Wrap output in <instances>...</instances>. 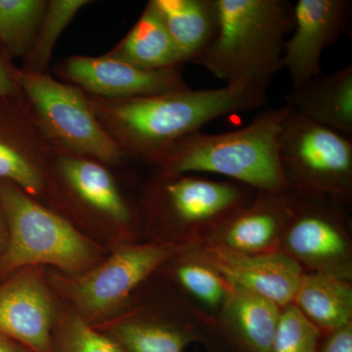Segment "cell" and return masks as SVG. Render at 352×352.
<instances>
[{"mask_svg": "<svg viewBox=\"0 0 352 352\" xmlns=\"http://www.w3.org/2000/svg\"><path fill=\"white\" fill-rule=\"evenodd\" d=\"M87 102L127 157L156 164L177 141L200 131L204 124L222 116L263 107L268 97L259 90L226 85L124 99L87 95Z\"/></svg>", "mask_w": 352, "mask_h": 352, "instance_id": "6da1fadb", "label": "cell"}, {"mask_svg": "<svg viewBox=\"0 0 352 352\" xmlns=\"http://www.w3.org/2000/svg\"><path fill=\"white\" fill-rule=\"evenodd\" d=\"M219 29L196 64L226 85L266 92L295 25L288 0H217Z\"/></svg>", "mask_w": 352, "mask_h": 352, "instance_id": "7a4b0ae2", "label": "cell"}, {"mask_svg": "<svg viewBox=\"0 0 352 352\" xmlns=\"http://www.w3.org/2000/svg\"><path fill=\"white\" fill-rule=\"evenodd\" d=\"M289 107L266 109L248 126L220 134L193 132L156 164L159 175L214 173L258 192L289 189L279 161V136Z\"/></svg>", "mask_w": 352, "mask_h": 352, "instance_id": "3957f363", "label": "cell"}, {"mask_svg": "<svg viewBox=\"0 0 352 352\" xmlns=\"http://www.w3.org/2000/svg\"><path fill=\"white\" fill-rule=\"evenodd\" d=\"M0 208L8 231L6 248L0 254V278L41 264L78 275L99 263L96 245L66 217L17 185L1 179Z\"/></svg>", "mask_w": 352, "mask_h": 352, "instance_id": "277c9868", "label": "cell"}, {"mask_svg": "<svg viewBox=\"0 0 352 352\" xmlns=\"http://www.w3.org/2000/svg\"><path fill=\"white\" fill-rule=\"evenodd\" d=\"M278 153L289 189L296 195L339 204L351 198L352 138L289 108Z\"/></svg>", "mask_w": 352, "mask_h": 352, "instance_id": "5b68a950", "label": "cell"}, {"mask_svg": "<svg viewBox=\"0 0 352 352\" xmlns=\"http://www.w3.org/2000/svg\"><path fill=\"white\" fill-rule=\"evenodd\" d=\"M18 83L39 129L53 149L115 166L126 155L88 106L87 95L50 74L17 69Z\"/></svg>", "mask_w": 352, "mask_h": 352, "instance_id": "8992f818", "label": "cell"}, {"mask_svg": "<svg viewBox=\"0 0 352 352\" xmlns=\"http://www.w3.org/2000/svg\"><path fill=\"white\" fill-rule=\"evenodd\" d=\"M256 190L197 175H157L145 195L152 221L188 233H214L252 200Z\"/></svg>", "mask_w": 352, "mask_h": 352, "instance_id": "52a82bcc", "label": "cell"}, {"mask_svg": "<svg viewBox=\"0 0 352 352\" xmlns=\"http://www.w3.org/2000/svg\"><path fill=\"white\" fill-rule=\"evenodd\" d=\"M173 243L120 248L87 272L58 278V286L75 312L94 326L120 308L136 287L180 251Z\"/></svg>", "mask_w": 352, "mask_h": 352, "instance_id": "ba28073f", "label": "cell"}, {"mask_svg": "<svg viewBox=\"0 0 352 352\" xmlns=\"http://www.w3.org/2000/svg\"><path fill=\"white\" fill-rule=\"evenodd\" d=\"M53 152L24 95L0 97V179L36 200L50 188Z\"/></svg>", "mask_w": 352, "mask_h": 352, "instance_id": "9c48e42d", "label": "cell"}, {"mask_svg": "<svg viewBox=\"0 0 352 352\" xmlns=\"http://www.w3.org/2000/svg\"><path fill=\"white\" fill-rule=\"evenodd\" d=\"M326 199L298 196L293 214L285 228L287 252L291 258L316 268L317 273L342 278L349 259L340 204Z\"/></svg>", "mask_w": 352, "mask_h": 352, "instance_id": "30bf717a", "label": "cell"}, {"mask_svg": "<svg viewBox=\"0 0 352 352\" xmlns=\"http://www.w3.org/2000/svg\"><path fill=\"white\" fill-rule=\"evenodd\" d=\"M58 69L67 83L106 99L149 96L189 87L180 67L148 71L108 55L71 56Z\"/></svg>", "mask_w": 352, "mask_h": 352, "instance_id": "8fae6325", "label": "cell"}, {"mask_svg": "<svg viewBox=\"0 0 352 352\" xmlns=\"http://www.w3.org/2000/svg\"><path fill=\"white\" fill-rule=\"evenodd\" d=\"M198 256L233 288L270 298L280 307L293 303L303 274L300 264L283 252L247 254L212 242Z\"/></svg>", "mask_w": 352, "mask_h": 352, "instance_id": "7c38bea8", "label": "cell"}, {"mask_svg": "<svg viewBox=\"0 0 352 352\" xmlns=\"http://www.w3.org/2000/svg\"><path fill=\"white\" fill-rule=\"evenodd\" d=\"M48 194L115 226L131 223L132 212L105 164L54 149Z\"/></svg>", "mask_w": 352, "mask_h": 352, "instance_id": "4fadbf2b", "label": "cell"}, {"mask_svg": "<svg viewBox=\"0 0 352 352\" xmlns=\"http://www.w3.org/2000/svg\"><path fill=\"white\" fill-rule=\"evenodd\" d=\"M349 0H298L294 4V34L285 43L282 69L292 87L321 75V55L337 43L351 16Z\"/></svg>", "mask_w": 352, "mask_h": 352, "instance_id": "5bb4252c", "label": "cell"}, {"mask_svg": "<svg viewBox=\"0 0 352 352\" xmlns=\"http://www.w3.org/2000/svg\"><path fill=\"white\" fill-rule=\"evenodd\" d=\"M55 303L43 272L25 268L0 285V333L32 352H51Z\"/></svg>", "mask_w": 352, "mask_h": 352, "instance_id": "9a60e30c", "label": "cell"}, {"mask_svg": "<svg viewBox=\"0 0 352 352\" xmlns=\"http://www.w3.org/2000/svg\"><path fill=\"white\" fill-rule=\"evenodd\" d=\"M298 195L292 190L258 192L215 231V242L247 254L276 252L278 241L293 214Z\"/></svg>", "mask_w": 352, "mask_h": 352, "instance_id": "2e32d148", "label": "cell"}, {"mask_svg": "<svg viewBox=\"0 0 352 352\" xmlns=\"http://www.w3.org/2000/svg\"><path fill=\"white\" fill-rule=\"evenodd\" d=\"M285 105L308 120L352 138V65L292 87Z\"/></svg>", "mask_w": 352, "mask_h": 352, "instance_id": "e0dca14e", "label": "cell"}, {"mask_svg": "<svg viewBox=\"0 0 352 352\" xmlns=\"http://www.w3.org/2000/svg\"><path fill=\"white\" fill-rule=\"evenodd\" d=\"M183 63L194 62L212 43L219 29L217 0H151Z\"/></svg>", "mask_w": 352, "mask_h": 352, "instance_id": "ac0fdd59", "label": "cell"}, {"mask_svg": "<svg viewBox=\"0 0 352 352\" xmlns=\"http://www.w3.org/2000/svg\"><path fill=\"white\" fill-rule=\"evenodd\" d=\"M106 55L148 71L175 68L184 64L151 1L148 2L129 34Z\"/></svg>", "mask_w": 352, "mask_h": 352, "instance_id": "d6986e66", "label": "cell"}, {"mask_svg": "<svg viewBox=\"0 0 352 352\" xmlns=\"http://www.w3.org/2000/svg\"><path fill=\"white\" fill-rule=\"evenodd\" d=\"M293 303L319 330L333 333L351 323L352 289L344 278L303 273Z\"/></svg>", "mask_w": 352, "mask_h": 352, "instance_id": "ffe728a7", "label": "cell"}, {"mask_svg": "<svg viewBox=\"0 0 352 352\" xmlns=\"http://www.w3.org/2000/svg\"><path fill=\"white\" fill-rule=\"evenodd\" d=\"M222 308L248 351H270L282 307L270 298L231 287Z\"/></svg>", "mask_w": 352, "mask_h": 352, "instance_id": "44dd1931", "label": "cell"}, {"mask_svg": "<svg viewBox=\"0 0 352 352\" xmlns=\"http://www.w3.org/2000/svg\"><path fill=\"white\" fill-rule=\"evenodd\" d=\"M96 328L122 352H186L196 340L193 333L151 319L110 321Z\"/></svg>", "mask_w": 352, "mask_h": 352, "instance_id": "7402d4cb", "label": "cell"}, {"mask_svg": "<svg viewBox=\"0 0 352 352\" xmlns=\"http://www.w3.org/2000/svg\"><path fill=\"white\" fill-rule=\"evenodd\" d=\"M47 0H0V46L14 58L31 50Z\"/></svg>", "mask_w": 352, "mask_h": 352, "instance_id": "603a6c76", "label": "cell"}, {"mask_svg": "<svg viewBox=\"0 0 352 352\" xmlns=\"http://www.w3.org/2000/svg\"><path fill=\"white\" fill-rule=\"evenodd\" d=\"M94 3L89 0H50L31 50L24 58L23 69L48 74L53 50L58 39L76 14Z\"/></svg>", "mask_w": 352, "mask_h": 352, "instance_id": "cb8c5ba5", "label": "cell"}, {"mask_svg": "<svg viewBox=\"0 0 352 352\" xmlns=\"http://www.w3.org/2000/svg\"><path fill=\"white\" fill-rule=\"evenodd\" d=\"M51 352H122L94 326L75 311L57 315L51 337Z\"/></svg>", "mask_w": 352, "mask_h": 352, "instance_id": "d4e9b609", "label": "cell"}, {"mask_svg": "<svg viewBox=\"0 0 352 352\" xmlns=\"http://www.w3.org/2000/svg\"><path fill=\"white\" fill-rule=\"evenodd\" d=\"M320 330L289 303L281 308L270 352H317Z\"/></svg>", "mask_w": 352, "mask_h": 352, "instance_id": "484cf974", "label": "cell"}, {"mask_svg": "<svg viewBox=\"0 0 352 352\" xmlns=\"http://www.w3.org/2000/svg\"><path fill=\"white\" fill-rule=\"evenodd\" d=\"M176 277L183 288L208 307H223L231 286L219 273L201 261H187L180 264Z\"/></svg>", "mask_w": 352, "mask_h": 352, "instance_id": "4316f807", "label": "cell"}, {"mask_svg": "<svg viewBox=\"0 0 352 352\" xmlns=\"http://www.w3.org/2000/svg\"><path fill=\"white\" fill-rule=\"evenodd\" d=\"M17 69L12 58L0 46V97L23 94L18 83Z\"/></svg>", "mask_w": 352, "mask_h": 352, "instance_id": "83f0119b", "label": "cell"}, {"mask_svg": "<svg viewBox=\"0 0 352 352\" xmlns=\"http://www.w3.org/2000/svg\"><path fill=\"white\" fill-rule=\"evenodd\" d=\"M320 352H352L351 323L333 332Z\"/></svg>", "mask_w": 352, "mask_h": 352, "instance_id": "f1b7e54d", "label": "cell"}, {"mask_svg": "<svg viewBox=\"0 0 352 352\" xmlns=\"http://www.w3.org/2000/svg\"><path fill=\"white\" fill-rule=\"evenodd\" d=\"M0 352H32L29 349L0 333Z\"/></svg>", "mask_w": 352, "mask_h": 352, "instance_id": "f546056e", "label": "cell"}, {"mask_svg": "<svg viewBox=\"0 0 352 352\" xmlns=\"http://www.w3.org/2000/svg\"><path fill=\"white\" fill-rule=\"evenodd\" d=\"M7 237H8V231H7L6 220L3 212L0 208V254L6 248Z\"/></svg>", "mask_w": 352, "mask_h": 352, "instance_id": "4dcf8cb0", "label": "cell"}]
</instances>
